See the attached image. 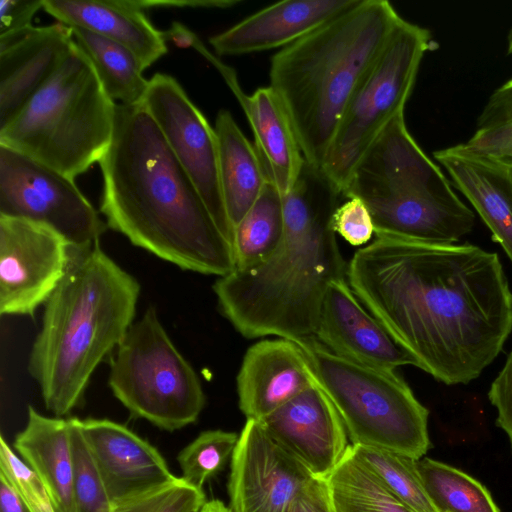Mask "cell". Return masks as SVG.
I'll use <instances>...</instances> for the list:
<instances>
[{
    "label": "cell",
    "instance_id": "cell-36",
    "mask_svg": "<svg viewBox=\"0 0 512 512\" xmlns=\"http://www.w3.org/2000/svg\"><path fill=\"white\" fill-rule=\"evenodd\" d=\"M464 146L477 154L512 164V114L478 127Z\"/></svg>",
    "mask_w": 512,
    "mask_h": 512
},
{
    "label": "cell",
    "instance_id": "cell-37",
    "mask_svg": "<svg viewBox=\"0 0 512 512\" xmlns=\"http://www.w3.org/2000/svg\"><path fill=\"white\" fill-rule=\"evenodd\" d=\"M488 397L497 410L496 424L507 434L512 451V351L492 382Z\"/></svg>",
    "mask_w": 512,
    "mask_h": 512
},
{
    "label": "cell",
    "instance_id": "cell-33",
    "mask_svg": "<svg viewBox=\"0 0 512 512\" xmlns=\"http://www.w3.org/2000/svg\"><path fill=\"white\" fill-rule=\"evenodd\" d=\"M205 502L203 489L175 476L165 484L115 502L112 512H198Z\"/></svg>",
    "mask_w": 512,
    "mask_h": 512
},
{
    "label": "cell",
    "instance_id": "cell-5",
    "mask_svg": "<svg viewBox=\"0 0 512 512\" xmlns=\"http://www.w3.org/2000/svg\"><path fill=\"white\" fill-rule=\"evenodd\" d=\"M401 16L386 0H360L270 60V85L290 117L305 161L322 168L339 121Z\"/></svg>",
    "mask_w": 512,
    "mask_h": 512
},
{
    "label": "cell",
    "instance_id": "cell-39",
    "mask_svg": "<svg viewBox=\"0 0 512 512\" xmlns=\"http://www.w3.org/2000/svg\"><path fill=\"white\" fill-rule=\"evenodd\" d=\"M43 9V0H1L0 35L33 26L35 14Z\"/></svg>",
    "mask_w": 512,
    "mask_h": 512
},
{
    "label": "cell",
    "instance_id": "cell-42",
    "mask_svg": "<svg viewBox=\"0 0 512 512\" xmlns=\"http://www.w3.org/2000/svg\"><path fill=\"white\" fill-rule=\"evenodd\" d=\"M0 512H30L14 487L0 473Z\"/></svg>",
    "mask_w": 512,
    "mask_h": 512
},
{
    "label": "cell",
    "instance_id": "cell-26",
    "mask_svg": "<svg viewBox=\"0 0 512 512\" xmlns=\"http://www.w3.org/2000/svg\"><path fill=\"white\" fill-rule=\"evenodd\" d=\"M77 47L91 62L107 95L122 105L142 104L149 80L125 46L80 27H71Z\"/></svg>",
    "mask_w": 512,
    "mask_h": 512
},
{
    "label": "cell",
    "instance_id": "cell-6",
    "mask_svg": "<svg viewBox=\"0 0 512 512\" xmlns=\"http://www.w3.org/2000/svg\"><path fill=\"white\" fill-rule=\"evenodd\" d=\"M368 207L376 237L454 244L475 216L407 129L404 112L376 138L344 189Z\"/></svg>",
    "mask_w": 512,
    "mask_h": 512
},
{
    "label": "cell",
    "instance_id": "cell-15",
    "mask_svg": "<svg viewBox=\"0 0 512 512\" xmlns=\"http://www.w3.org/2000/svg\"><path fill=\"white\" fill-rule=\"evenodd\" d=\"M259 422L318 478L335 470L350 445L338 411L317 383Z\"/></svg>",
    "mask_w": 512,
    "mask_h": 512
},
{
    "label": "cell",
    "instance_id": "cell-11",
    "mask_svg": "<svg viewBox=\"0 0 512 512\" xmlns=\"http://www.w3.org/2000/svg\"><path fill=\"white\" fill-rule=\"evenodd\" d=\"M0 215L46 225L72 247L99 243L107 227L73 179L3 145Z\"/></svg>",
    "mask_w": 512,
    "mask_h": 512
},
{
    "label": "cell",
    "instance_id": "cell-32",
    "mask_svg": "<svg viewBox=\"0 0 512 512\" xmlns=\"http://www.w3.org/2000/svg\"><path fill=\"white\" fill-rule=\"evenodd\" d=\"M74 453V500L76 512H112L111 500L101 473L79 425L69 418Z\"/></svg>",
    "mask_w": 512,
    "mask_h": 512
},
{
    "label": "cell",
    "instance_id": "cell-27",
    "mask_svg": "<svg viewBox=\"0 0 512 512\" xmlns=\"http://www.w3.org/2000/svg\"><path fill=\"white\" fill-rule=\"evenodd\" d=\"M285 230L283 196L268 181L233 233L234 270L265 261L280 245Z\"/></svg>",
    "mask_w": 512,
    "mask_h": 512
},
{
    "label": "cell",
    "instance_id": "cell-28",
    "mask_svg": "<svg viewBox=\"0 0 512 512\" xmlns=\"http://www.w3.org/2000/svg\"><path fill=\"white\" fill-rule=\"evenodd\" d=\"M326 479L336 512H414L386 489L351 445Z\"/></svg>",
    "mask_w": 512,
    "mask_h": 512
},
{
    "label": "cell",
    "instance_id": "cell-35",
    "mask_svg": "<svg viewBox=\"0 0 512 512\" xmlns=\"http://www.w3.org/2000/svg\"><path fill=\"white\" fill-rule=\"evenodd\" d=\"M332 227L345 241L353 246L366 244L375 234L374 222L365 203L357 198H348L339 205L332 217Z\"/></svg>",
    "mask_w": 512,
    "mask_h": 512
},
{
    "label": "cell",
    "instance_id": "cell-30",
    "mask_svg": "<svg viewBox=\"0 0 512 512\" xmlns=\"http://www.w3.org/2000/svg\"><path fill=\"white\" fill-rule=\"evenodd\" d=\"M351 448L386 489L411 510L437 512L425 491L416 459L380 448Z\"/></svg>",
    "mask_w": 512,
    "mask_h": 512
},
{
    "label": "cell",
    "instance_id": "cell-9",
    "mask_svg": "<svg viewBox=\"0 0 512 512\" xmlns=\"http://www.w3.org/2000/svg\"><path fill=\"white\" fill-rule=\"evenodd\" d=\"M108 384L133 416L166 431L194 423L205 405L198 375L153 307L131 325L116 348Z\"/></svg>",
    "mask_w": 512,
    "mask_h": 512
},
{
    "label": "cell",
    "instance_id": "cell-43",
    "mask_svg": "<svg viewBox=\"0 0 512 512\" xmlns=\"http://www.w3.org/2000/svg\"><path fill=\"white\" fill-rule=\"evenodd\" d=\"M198 512H233L230 507L226 506L218 499L209 500L203 504Z\"/></svg>",
    "mask_w": 512,
    "mask_h": 512
},
{
    "label": "cell",
    "instance_id": "cell-31",
    "mask_svg": "<svg viewBox=\"0 0 512 512\" xmlns=\"http://www.w3.org/2000/svg\"><path fill=\"white\" fill-rule=\"evenodd\" d=\"M239 435L223 430L201 432L178 454L181 476L190 485L202 489L203 485L225 466L232 457Z\"/></svg>",
    "mask_w": 512,
    "mask_h": 512
},
{
    "label": "cell",
    "instance_id": "cell-4",
    "mask_svg": "<svg viewBox=\"0 0 512 512\" xmlns=\"http://www.w3.org/2000/svg\"><path fill=\"white\" fill-rule=\"evenodd\" d=\"M139 282L99 246L72 247L65 275L44 304L28 371L56 417L82 400L92 374L134 323Z\"/></svg>",
    "mask_w": 512,
    "mask_h": 512
},
{
    "label": "cell",
    "instance_id": "cell-21",
    "mask_svg": "<svg viewBox=\"0 0 512 512\" xmlns=\"http://www.w3.org/2000/svg\"><path fill=\"white\" fill-rule=\"evenodd\" d=\"M512 262V164L457 144L433 153Z\"/></svg>",
    "mask_w": 512,
    "mask_h": 512
},
{
    "label": "cell",
    "instance_id": "cell-34",
    "mask_svg": "<svg viewBox=\"0 0 512 512\" xmlns=\"http://www.w3.org/2000/svg\"><path fill=\"white\" fill-rule=\"evenodd\" d=\"M0 473L11 483L30 512H57L44 483L3 436L0 437Z\"/></svg>",
    "mask_w": 512,
    "mask_h": 512
},
{
    "label": "cell",
    "instance_id": "cell-40",
    "mask_svg": "<svg viewBox=\"0 0 512 512\" xmlns=\"http://www.w3.org/2000/svg\"><path fill=\"white\" fill-rule=\"evenodd\" d=\"M511 114L512 79L508 80L491 94L478 118L477 127L489 125Z\"/></svg>",
    "mask_w": 512,
    "mask_h": 512
},
{
    "label": "cell",
    "instance_id": "cell-3",
    "mask_svg": "<svg viewBox=\"0 0 512 512\" xmlns=\"http://www.w3.org/2000/svg\"><path fill=\"white\" fill-rule=\"evenodd\" d=\"M340 196L321 169L305 162L283 196L285 230L277 249L215 281L220 310L242 336L314 337L329 285L347 273L332 227Z\"/></svg>",
    "mask_w": 512,
    "mask_h": 512
},
{
    "label": "cell",
    "instance_id": "cell-24",
    "mask_svg": "<svg viewBox=\"0 0 512 512\" xmlns=\"http://www.w3.org/2000/svg\"><path fill=\"white\" fill-rule=\"evenodd\" d=\"M13 446L44 483L57 512H76L70 420L44 416L29 406L27 424Z\"/></svg>",
    "mask_w": 512,
    "mask_h": 512
},
{
    "label": "cell",
    "instance_id": "cell-22",
    "mask_svg": "<svg viewBox=\"0 0 512 512\" xmlns=\"http://www.w3.org/2000/svg\"><path fill=\"white\" fill-rule=\"evenodd\" d=\"M219 70L248 119L254 146L269 181L282 196L287 195L306 161L283 102L271 86L260 87L253 94L246 95L233 70L225 65Z\"/></svg>",
    "mask_w": 512,
    "mask_h": 512
},
{
    "label": "cell",
    "instance_id": "cell-41",
    "mask_svg": "<svg viewBox=\"0 0 512 512\" xmlns=\"http://www.w3.org/2000/svg\"><path fill=\"white\" fill-rule=\"evenodd\" d=\"M239 1L235 0H136L138 6L143 9L151 8H228L236 5Z\"/></svg>",
    "mask_w": 512,
    "mask_h": 512
},
{
    "label": "cell",
    "instance_id": "cell-13",
    "mask_svg": "<svg viewBox=\"0 0 512 512\" xmlns=\"http://www.w3.org/2000/svg\"><path fill=\"white\" fill-rule=\"evenodd\" d=\"M70 249L46 225L0 215V314L33 317L63 279Z\"/></svg>",
    "mask_w": 512,
    "mask_h": 512
},
{
    "label": "cell",
    "instance_id": "cell-1",
    "mask_svg": "<svg viewBox=\"0 0 512 512\" xmlns=\"http://www.w3.org/2000/svg\"><path fill=\"white\" fill-rule=\"evenodd\" d=\"M360 302L448 385L479 377L512 332V292L499 256L471 244L376 237L347 265Z\"/></svg>",
    "mask_w": 512,
    "mask_h": 512
},
{
    "label": "cell",
    "instance_id": "cell-23",
    "mask_svg": "<svg viewBox=\"0 0 512 512\" xmlns=\"http://www.w3.org/2000/svg\"><path fill=\"white\" fill-rule=\"evenodd\" d=\"M43 10L57 22L125 46L143 70L167 53L163 32L152 25L135 0H43Z\"/></svg>",
    "mask_w": 512,
    "mask_h": 512
},
{
    "label": "cell",
    "instance_id": "cell-20",
    "mask_svg": "<svg viewBox=\"0 0 512 512\" xmlns=\"http://www.w3.org/2000/svg\"><path fill=\"white\" fill-rule=\"evenodd\" d=\"M360 0H284L209 38L219 56L284 48L346 12Z\"/></svg>",
    "mask_w": 512,
    "mask_h": 512
},
{
    "label": "cell",
    "instance_id": "cell-12",
    "mask_svg": "<svg viewBox=\"0 0 512 512\" xmlns=\"http://www.w3.org/2000/svg\"><path fill=\"white\" fill-rule=\"evenodd\" d=\"M142 105L232 245L233 228L222 194L215 129L189 99L178 81L167 74L156 73L149 79Z\"/></svg>",
    "mask_w": 512,
    "mask_h": 512
},
{
    "label": "cell",
    "instance_id": "cell-8",
    "mask_svg": "<svg viewBox=\"0 0 512 512\" xmlns=\"http://www.w3.org/2000/svg\"><path fill=\"white\" fill-rule=\"evenodd\" d=\"M316 382L331 400L351 445L422 458L431 446L428 410L395 371L335 354L315 337L296 341Z\"/></svg>",
    "mask_w": 512,
    "mask_h": 512
},
{
    "label": "cell",
    "instance_id": "cell-2",
    "mask_svg": "<svg viewBox=\"0 0 512 512\" xmlns=\"http://www.w3.org/2000/svg\"><path fill=\"white\" fill-rule=\"evenodd\" d=\"M99 165L109 228L183 270L218 277L234 271L231 243L142 104H116Z\"/></svg>",
    "mask_w": 512,
    "mask_h": 512
},
{
    "label": "cell",
    "instance_id": "cell-17",
    "mask_svg": "<svg viewBox=\"0 0 512 512\" xmlns=\"http://www.w3.org/2000/svg\"><path fill=\"white\" fill-rule=\"evenodd\" d=\"M73 44L60 22L0 35V128L47 82Z\"/></svg>",
    "mask_w": 512,
    "mask_h": 512
},
{
    "label": "cell",
    "instance_id": "cell-44",
    "mask_svg": "<svg viewBox=\"0 0 512 512\" xmlns=\"http://www.w3.org/2000/svg\"><path fill=\"white\" fill-rule=\"evenodd\" d=\"M507 54L512 55V30L510 31L508 36Z\"/></svg>",
    "mask_w": 512,
    "mask_h": 512
},
{
    "label": "cell",
    "instance_id": "cell-10",
    "mask_svg": "<svg viewBox=\"0 0 512 512\" xmlns=\"http://www.w3.org/2000/svg\"><path fill=\"white\" fill-rule=\"evenodd\" d=\"M432 44L428 29L401 18L384 51L355 91L321 168L341 195L361 157L386 126L404 112L420 63Z\"/></svg>",
    "mask_w": 512,
    "mask_h": 512
},
{
    "label": "cell",
    "instance_id": "cell-25",
    "mask_svg": "<svg viewBox=\"0 0 512 512\" xmlns=\"http://www.w3.org/2000/svg\"><path fill=\"white\" fill-rule=\"evenodd\" d=\"M214 129L222 194L234 233V228L256 202L269 179L255 146L228 110H219Z\"/></svg>",
    "mask_w": 512,
    "mask_h": 512
},
{
    "label": "cell",
    "instance_id": "cell-38",
    "mask_svg": "<svg viewBox=\"0 0 512 512\" xmlns=\"http://www.w3.org/2000/svg\"><path fill=\"white\" fill-rule=\"evenodd\" d=\"M286 512H336L326 478L315 477L293 499Z\"/></svg>",
    "mask_w": 512,
    "mask_h": 512
},
{
    "label": "cell",
    "instance_id": "cell-18",
    "mask_svg": "<svg viewBox=\"0 0 512 512\" xmlns=\"http://www.w3.org/2000/svg\"><path fill=\"white\" fill-rule=\"evenodd\" d=\"M79 425L114 503L175 477L161 453L124 425L94 418Z\"/></svg>",
    "mask_w": 512,
    "mask_h": 512
},
{
    "label": "cell",
    "instance_id": "cell-14",
    "mask_svg": "<svg viewBox=\"0 0 512 512\" xmlns=\"http://www.w3.org/2000/svg\"><path fill=\"white\" fill-rule=\"evenodd\" d=\"M314 478L261 422L247 419L231 457L229 507L233 512H286Z\"/></svg>",
    "mask_w": 512,
    "mask_h": 512
},
{
    "label": "cell",
    "instance_id": "cell-16",
    "mask_svg": "<svg viewBox=\"0 0 512 512\" xmlns=\"http://www.w3.org/2000/svg\"><path fill=\"white\" fill-rule=\"evenodd\" d=\"M314 337L337 355L383 370L395 371L417 360L360 302L347 278L332 282L325 294Z\"/></svg>",
    "mask_w": 512,
    "mask_h": 512
},
{
    "label": "cell",
    "instance_id": "cell-7",
    "mask_svg": "<svg viewBox=\"0 0 512 512\" xmlns=\"http://www.w3.org/2000/svg\"><path fill=\"white\" fill-rule=\"evenodd\" d=\"M115 107L73 41L47 82L0 128V145L75 180L107 151Z\"/></svg>",
    "mask_w": 512,
    "mask_h": 512
},
{
    "label": "cell",
    "instance_id": "cell-19",
    "mask_svg": "<svg viewBox=\"0 0 512 512\" xmlns=\"http://www.w3.org/2000/svg\"><path fill=\"white\" fill-rule=\"evenodd\" d=\"M236 380L239 408L256 421L317 383L299 345L284 338L250 346Z\"/></svg>",
    "mask_w": 512,
    "mask_h": 512
},
{
    "label": "cell",
    "instance_id": "cell-29",
    "mask_svg": "<svg viewBox=\"0 0 512 512\" xmlns=\"http://www.w3.org/2000/svg\"><path fill=\"white\" fill-rule=\"evenodd\" d=\"M417 467L437 512H500L488 489L462 470L428 457Z\"/></svg>",
    "mask_w": 512,
    "mask_h": 512
}]
</instances>
